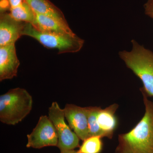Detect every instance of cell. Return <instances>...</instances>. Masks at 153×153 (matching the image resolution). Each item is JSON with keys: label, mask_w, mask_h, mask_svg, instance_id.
I'll return each mask as SVG.
<instances>
[{"label": "cell", "mask_w": 153, "mask_h": 153, "mask_svg": "<svg viewBox=\"0 0 153 153\" xmlns=\"http://www.w3.org/2000/svg\"><path fill=\"white\" fill-rule=\"evenodd\" d=\"M143 96V117L130 131L120 134L116 152L119 153H153V102Z\"/></svg>", "instance_id": "6da1fadb"}, {"label": "cell", "mask_w": 153, "mask_h": 153, "mask_svg": "<svg viewBox=\"0 0 153 153\" xmlns=\"http://www.w3.org/2000/svg\"><path fill=\"white\" fill-rule=\"evenodd\" d=\"M131 42V50L120 51L119 55L127 67L141 80L143 85L141 91L153 97V52L135 40Z\"/></svg>", "instance_id": "7a4b0ae2"}, {"label": "cell", "mask_w": 153, "mask_h": 153, "mask_svg": "<svg viewBox=\"0 0 153 153\" xmlns=\"http://www.w3.org/2000/svg\"><path fill=\"white\" fill-rule=\"evenodd\" d=\"M33 100L26 89L13 88L0 96V120L15 125L24 120L32 110Z\"/></svg>", "instance_id": "3957f363"}, {"label": "cell", "mask_w": 153, "mask_h": 153, "mask_svg": "<svg viewBox=\"0 0 153 153\" xmlns=\"http://www.w3.org/2000/svg\"><path fill=\"white\" fill-rule=\"evenodd\" d=\"M23 36L34 38L46 48L57 49L59 54L79 52L84 44V40L76 34L61 35L45 33L29 23H25L22 32Z\"/></svg>", "instance_id": "277c9868"}, {"label": "cell", "mask_w": 153, "mask_h": 153, "mask_svg": "<svg viewBox=\"0 0 153 153\" xmlns=\"http://www.w3.org/2000/svg\"><path fill=\"white\" fill-rule=\"evenodd\" d=\"M49 117L55 126L58 136L57 146L60 152L74 149L79 146V139L65 122L64 110L56 102L49 109Z\"/></svg>", "instance_id": "5b68a950"}, {"label": "cell", "mask_w": 153, "mask_h": 153, "mask_svg": "<svg viewBox=\"0 0 153 153\" xmlns=\"http://www.w3.org/2000/svg\"><path fill=\"white\" fill-rule=\"evenodd\" d=\"M27 137V148L40 149L57 146L58 144V136L55 126L47 115L41 116L36 127Z\"/></svg>", "instance_id": "8992f818"}, {"label": "cell", "mask_w": 153, "mask_h": 153, "mask_svg": "<svg viewBox=\"0 0 153 153\" xmlns=\"http://www.w3.org/2000/svg\"><path fill=\"white\" fill-rule=\"evenodd\" d=\"M65 118L71 129L83 141L89 135L88 123V107H81L74 104H67L64 108Z\"/></svg>", "instance_id": "52a82bcc"}, {"label": "cell", "mask_w": 153, "mask_h": 153, "mask_svg": "<svg viewBox=\"0 0 153 153\" xmlns=\"http://www.w3.org/2000/svg\"><path fill=\"white\" fill-rule=\"evenodd\" d=\"M25 23L15 20L10 13H1L0 47L15 44L16 41L22 36Z\"/></svg>", "instance_id": "ba28073f"}, {"label": "cell", "mask_w": 153, "mask_h": 153, "mask_svg": "<svg viewBox=\"0 0 153 153\" xmlns=\"http://www.w3.org/2000/svg\"><path fill=\"white\" fill-rule=\"evenodd\" d=\"M20 64L15 44L0 47V81L16 76Z\"/></svg>", "instance_id": "9c48e42d"}, {"label": "cell", "mask_w": 153, "mask_h": 153, "mask_svg": "<svg viewBox=\"0 0 153 153\" xmlns=\"http://www.w3.org/2000/svg\"><path fill=\"white\" fill-rule=\"evenodd\" d=\"M118 105L114 104L105 109L100 108L97 115V123L103 137L112 138L117 126L115 113Z\"/></svg>", "instance_id": "30bf717a"}, {"label": "cell", "mask_w": 153, "mask_h": 153, "mask_svg": "<svg viewBox=\"0 0 153 153\" xmlns=\"http://www.w3.org/2000/svg\"><path fill=\"white\" fill-rule=\"evenodd\" d=\"M41 32L61 35H74L69 27H66L50 17L36 13V19L33 25Z\"/></svg>", "instance_id": "8fae6325"}, {"label": "cell", "mask_w": 153, "mask_h": 153, "mask_svg": "<svg viewBox=\"0 0 153 153\" xmlns=\"http://www.w3.org/2000/svg\"><path fill=\"white\" fill-rule=\"evenodd\" d=\"M36 13L55 19L62 25L69 27L63 13L49 0H25Z\"/></svg>", "instance_id": "7c38bea8"}, {"label": "cell", "mask_w": 153, "mask_h": 153, "mask_svg": "<svg viewBox=\"0 0 153 153\" xmlns=\"http://www.w3.org/2000/svg\"><path fill=\"white\" fill-rule=\"evenodd\" d=\"M10 15L19 22L29 23L33 25L36 19V13L26 2L17 7L10 8Z\"/></svg>", "instance_id": "4fadbf2b"}, {"label": "cell", "mask_w": 153, "mask_h": 153, "mask_svg": "<svg viewBox=\"0 0 153 153\" xmlns=\"http://www.w3.org/2000/svg\"><path fill=\"white\" fill-rule=\"evenodd\" d=\"M100 136L88 137L83 141L79 151L81 153H100L102 149V143Z\"/></svg>", "instance_id": "5bb4252c"}, {"label": "cell", "mask_w": 153, "mask_h": 153, "mask_svg": "<svg viewBox=\"0 0 153 153\" xmlns=\"http://www.w3.org/2000/svg\"><path fill=\"white\" fill-rule=\"evenodd\" d=\"M100 107H88V123L89 130V137L100 136L103 137V135L99 126L97 120V115Z\"/></svg>", "instance_id": "9a60e30c"}, {"label": "cell", "mask_w": 153, "mask_h": 153, "mask_svg": "<svg viewBox=\"0 0 153 153\" xmlns=\"http://www.w3.org/2000/svg\"><path fill=\"white\" fill-rule=\"evenodd\" d=\"M145 13L153 19V0H148L145 5Z\"/></svg>", "instance_id": "2e32d148"}, {"label": "cell", "mask_w": 153, "mask_h": 153, "mask_svg": "<svg viewBox=\"0 0 153 153\" xmlns=\"http://www.w3.org/2000/svg\"><path fill=\"white\" fill-rule=\"evenodd\" d=\"M25 1V0H8L10 8H14L21 5Z\"/></svg>", "instance_id": "e0dca14e"}, {"label": "cell", "mask_w": 153, "mask_h": 153, "mask_svg": "<svg viewBox=\"0 0 153 153\" xmlns=\"http://www.w3.org/2000/svg\"><path fill=\"white\" fill-rule=\"evenodd\" d=\"M60 153H81L79 151H75L74 149L69 150L60 152Z\"/></svg>", "instance_id": "ac0fdd59"}, {"label": "cell", "mask_w": 153, "mask_h": 153, "mask_svg": "<svg viewBox=\"0 0 153 153\" xmlns=\"http://www.w3.org/2000/svg\"><path fill=\"white\" fill-rule=\"evenodd\" d=\"M115 153H119L116 152H115Z\"/></svg>", "instance_id": "d6986e66"}]
</instances>
